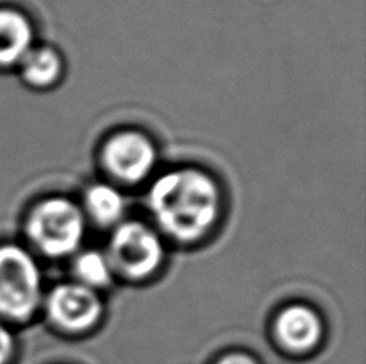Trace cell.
<instances>
[{"label": "cell", "mask_w": 366, "mask_h": 364, "mask_svg": "<svg viewBox=\"0 0 366 364\" xmlns=\"http://www.w3.org/2000/svg\"><path fill=\"white\" fill-rule=\"evenodd\" d=\"M149 207L167 235L179 241H194L204 236L217 220L220 191L204 172L182 168L154 181Z\"/></svg>", "instance_id": "cell-1"}, {"label": "cell", "mask_w": 366, "mask_h": 364, "mask_svg": "<svg viewBox=\"0 0 366 364\" xmlns=\"http://www.w3.org/2000/svg\"><path fill=\"white\" fill-rule=\"evenodd\" d=\"M42 298V276L31 253L16 244L0 246V318L24 321Z\"/></svg>", "instance_id": "cell-2"}, {"label": "cell", "mask_w": 366, "mask_h": 364, "mask_svg": "<svg viewBox=\"0 0 366 364\" xmlns=\"http://www.w3.org/2000/svg\"><path fill=\"white\" fill-rule=\"evenodd\" d=\"M26 228L39 251L50 257H63L81 246L84 217L71 201L51 198L32 209Z\"/></svg>", "instance_id": "cell-3"}, {"label": "cell", "mask_w": 366, "mask_h": 364, "mask_svg": "<svg viewBox=\"0 0 366 364\" xmlns=\"http://www.w3.org/2000/svg\"><path fill=\"white\" fill-rule=\"evenodd\" d=\"M111 262L127 278H147L159 268L162 244L156 233L140 222L117 226L109 246Z\"/></svg>", "instance_id": "cell-4"}, {"label": "cell", "mask_w": 366, "mask_h": 364, "mask_svg": "<svg viewBox=\"0 0 366 364\" xmlns=\"http://www.w3.org/2000/svg\"><path fill=\"white\" fill-rule=\"evenodd\" d=\"M103 161L116 178L135 183L147 177L156 164V149L145 135L122 132L108 140Z\"/></svg>", "instance_id": "cell-5"}, {"label": "cell", "mask_w": 366, "mask_h": 364, "mask_svg": "<svg viewBox=\"0 0 366 364\" xmlns=\"http://www.w3.org/2000/svg\"><path fill=\"white\" fill-rule=\"evenodd\" d=\"M102 302L84 284H61L50 292L47 310L51 320L66 330H86L100 320Z\"/></svg>", "instance_id": "cell-6"}, {"label": "cell", "mask_w": 366, "mask_h": 364, "mask_svg": "<svg viewBox=\"0 0 366 364\" xmlns=\"http://www.w3.org/2000/svg\"><path fill=\"white\" fill-rule=\"evenodd\" d=\"M322 321L304 305H292L278 316L277 334L286 347L304 352L317 345L322 337Z\"/></svg>", "instance_id": "cell-7"}, {"label": "cell", "mask_w": 366, "mask_h": 364, "mask_svg": "<svg viewBox=\"0 0 366 364\" xmlns=\"http://www.w3.org/2000/svg\"><path fill=\"white\" fill-rule=\"evenodd\" d=\"M31 21L15 9H0V68L23 61L32 50Z\"/></svg>", "instance_id": "cell-8"}, {"label": "cell", "mask_w": 366, "mask_h": 364, "mask_svg": "<svg viewBox=\"0 0 366 364\" xmlns=\"http://www.w3.org/2000/svg\"><path fill=\"white\" fill-rule=\"evenodd\" d=\"M19 64L24 81L34 87H49L61 74V60L51 49L31 50Z\"/></svg>", "instance_id": "cell-9"}, {"label": "cell", "mask_w": 366, "mask_h": 364, "mask_svg": "<svg viewBox=\"0 0 366 364\" xmlns=\"http://www.w3.org/2000/svg\"><path fill=\"white\" fill-rule=\"evenodd\" d=\"M86 204L92 218L103 226L113 225L124 212V198L109 185H95L87 191Z\"/></svg>", "instance_id": "cell-10"}, {"label": "cell", "mask_w": 366, "mask_h": 364, "mask_svg": "<svg viewBox=\"0 0 366 364\" xmlns=\"http://www.w3.org/2000/svg\"><path fill=\"white\" fill-rule=\"evenodd\" d=\"M109 262L104 258L100 252L89 251L77 258L76 273L84 285L87 288H98V285L108 284L111 273Z\"/></svg>", "instance_id": "cell-11"}, {"label": "cell", "mask_w": 366, "mask_h": 364, "mask_svg": "<svg viewBox=\"0 0 366 364\" xmlns=\"http://www.w3.org/2000/svg\"><path fill=\"white\" fill-rule=\"evenodd\" d=\"M13 350H15V340L9 328L0 321V364H9L11 360Z\"/></svg>", "instance_id": "cell-12"}, {"label": "cell", "mask_w": 366, "mask_h": 364, "mask_svg": "<svg viewBox=\"0 0 366 364\" xmlns=\"http://www.w3.org/2000/svg\"><path fill=\"white\" fill-rule=\"evenodd\" d=\"M219 364H257L254 361L251 356L243 355V353H232L225 356V358H222L219 361Z\"/></svg>", "instance_id": "cell-13"}]
</instances>
